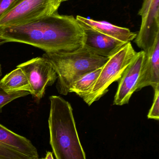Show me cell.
<instances>
[{
	"label": "cell",
	"mask_w": 159,
	"mask_h": 159,
	"mask_svg": "<svg viewBox=\"0 0 159 159\" xmlns=\"http://www.w3.org/2000/svg\"><path fill=\"white\" fill-rule=\"evenodd\" d=\"M85 33L72 16L56 13L18 26L0 27V45L26 44L45 53H69L84 46Z\"/></svg>",
	"instance_id": "1"
},
{
	"label": "cell",
	"mask_w": 159,
	"mask_h": 159,
	"mask_svg": "<svg viewBox=\"0 0 159 159\" xmlns=\"http://www.w3.org/2000/svg\"><path fill=\"white\" fill-rule=\"evenodd\" d=\"M50 144L57 159H87L81 145L71 104L62 97H49Z\"/></svg>",
	"instance_id": "2"
},
{
	"label": "cell",
	"mask_w": 159,
	"mask_h": 159,
	"mask_svg": "<svg viewBox=\"0 0 159 159\" xmlns=\"http://www.w3.org/2000/svg\"><path fill=\"white\" fill-rule=\"evenodd\" d=\"M43 57L51 64L57 74L56 88L61 94L69 93L71 85L90 72L102 68L109 58L91 53L84 47L69 53H45Z\"/></svg>",
	"instance_id": "3"
},
{
	"label": "cell",
	"mask_w": 159,
	"mask_h": 159,
	"mask_svg": "<svg viewBox=\"0 0 159 159\" xmlns=\"http://www.w3.org/2000/svg\"><path fill=\"white\" fill-rule=\"evenodd\" d=\"M137 54L130 42L109 58L101 68V70L90 92L82 97L89 106L100 100L108 92L109 86L119 81L126 68Z\"/></svg>",
	"instance_id": "4"
},
{
	"label": "cell",
	"mask_w": 159,
	"mask_h": 159,
	"mask_svg": "<svg viewBox=\"0 0 159 159\" xmlns=\"http://www.w3.org/2000/svg\"><path fill=\"white\" fill-rule=\"evenodd\" d=\"M57 0H18L0 17V27L18 26L58 13Z\"/></svg>",
	"instance_id": "5"
},
{
	"label": "cell",
	"mask_w": 159,
	"mask_h": 159,
	"mask_svg": "<svg viewBox=\"0 0 159 159\" xmlns=\"http://www.w3.org/2000/svg\"><path fill=\"white\" fill-rule=\"evenodd\" d=\"M16 67L25 74L31 89V94L38 101L44 97L46 88L53 85L58 78L51 64L43 57L32 59Z\"/></svg>",
	"instance_id": "6"
},
{
	"label": "cell",
	"mask_w": 159,
	"mask_h": 159,
	"mask_svg": "<svg viewBox=\"0 0 159 159\" xmlns=\"http://www.w3.org/2000/svg\"><path fill=\"white\" fill-rule=\"evenodd\" d=\"M0 159H39L30 141L0 124Z\"/></svg>",
	"instance_id": "7"
},
{
	"label": "cell",
	"mask_w": 159,
	"mask_h": 159,
	"mask_svg": "<svg viewBox=\"0 0 159 159\" xmlns=\"http://www.w3.org/2000/svg\"><path fill=\"white\" fill-rule=\"evenodd\" d=\"M145 57V52L143 50L137 52L135 57L126 68L119 80L113 104L122 106L129 103L132 95L136 92Z\"/></svg>",
	"instance_id": "8"
},
{
	"label": "cell",
	"mask_w": 159,
	"mask_h": 159,
	"mask_svg": "<svg viewBox=\"0 0 159 159\" xmlns=\"http://www.w3.org/2000/svg\"><path fill=\"white\" fill-rule=\"evenodd\" d=\"M79 22L85 33L83 47L94 55L110 58L127 43L105 35L87 24Z\"/></svg>",
	"instance_id": "9"
},
{
	"label": "cell",
	"mask_w": 159,
	"mask_h": 159,
	"mask_svg": "<svg viewBox=\"0 0 159 159\" xmlns=\"http://www.w3.org/2000/svg\"><path fill=\"white\" fill-rule=\"evenodd\" d=\"M159 38V0H153L147 15L142 19L135 39L138 47L146 51Z\"/></svg>",
	"instance_id": "10"
},
{
	"label": "cell",
	"mask_w": 159,
	"mask_h": 159,
	"mask_svg": "<svg viewBox=\"0 0 159 159\" xmlns=\"http://www.w3.org/2000/svg\"><path fill=\"white\" fill-rule=\"evenodd\" d=\"M145 52L136 92L147 86L154 89L159 87V38Z\"/></svg>",
	"instance_id": "11"
},
{
	"label": "cell",
	"mask_w": 159,
	"mask_h": 159,
	"mask_svg": "<svg viewBox=\"0 0 159 159\" xmlns=\"http://www.w3.org/2000/svg\"><path fill=\"white\" fill-rule=\"evenodd\" d=\"M77 20L88 25L100 32L124 43H128L134 40L137 36L136 33L129 29L113 25L106 21H97L80 16H77Z\"/></svg>",
	"instance_id": "12"
},
{
	"label": "cell",
	"mask_w": 159,
	"mask_h": 159,
	"mask_svg": "<svg viewBox=\"0 0 159 159\" xmlns=\"http://www.w3.org/2000/svg\"><path fill=\"white\" fill-rule=\"evenodd\" d=\"M0 87L7 92L27 91L31 94L32 92L26 75L22 70L18 67L0 80Z\"/></svg>",
	"instance_id": "13"
},
{
	"label": "cell",
	"mask_w": 159,
	"mask_h": 159,
	"mask_svg": "<svg viewBox=\"0 0 159 159\" xmlns=\"http://www.w3.org/2000/svg\"><path fill=\"white\" fill-rule=\"evenodd\" d=\"M101 70V68H99L82 75L71 85L69 93H75L81 98L90 92Z\"/></svg>",
	"instance_id": "14"
},
{
	"label": "cell",
	"mask_w": 159,
	"mask_h": 159,
	"mask_svg": "<svg viewBox=\"0 0 159 159\" xmlns=\"http://www.w3.org/2000/svg\"><path fill=\"white\" fill-rule=\"evenodd\" d=\"M30 93L27 91H17L7 92L0 87V113L3 107L18 98L27 96Z\"/></svg>",
	"instance_id": "15"
},
{
	"label": "cell",
	"mask_w": 159,
	"mask_h": 159,
	"mask_svg": "<svg viewBox=\"0 0 159 159\" xmlns=\"http://www.w3.org/2000/svg\"><path fill=\"white\" fill-rule=\"evenodd\" d=\"M155 90L154 101L149 110L147 118L158 120L159 119V87Z\"/></svg>",
	"instance_id": "16"
},
{
	"label": "cell",
	"mask_w": 159,
	"mask_h": 159,
	"mask_svg": "<svg viewBox=\"0 0 159 159\" xmlns=\"http://www.w3.org/2000/svg\"><path fill=\"white\" fill-rule=\"evenodd\" d=\"M18 0H0V17L9 10Z\"/></svg>",
	"instance_id": "17"
},
{
	"label": "cell",
	"mask_w": 159,
	"mask_h": 159,
	"mask_svg": "<svg viewBox=\"0 0 159 159\" xmlns=\"http://www.w3.org/2000/svg\"><path fill=\"white\" fill-rule=\"evenodd\" d=\"M153 0H144L142 8L139 10L138 15L142 16V19L144 18L148 13Z\"/></svg>",
	"instance_id": "18"
},
{
	"label": "cell",
	"mask_w": 159,
	"mask_h": 159,
	"mask_svg": "<svg viewBox=\"0 0 159 159\" xmlns=\"http://www.w3.org/2000/svg\"><path fill=\"white\" fill-rule=\"evenodd\" d=\"M40 159H54V157H53V154H52V152H47L46 155L45 157L44 158Z\"/></svg>",
	"instance_id": "19"
},
{
	"label": "cell",
	"mask_w": 159,
	"mask_h": 159,
	"mask_svg": "<svg viewBox=\"0 0 159 159\" xmlns=\"http://www.w3.org/2000/svg\"><path fill=\"white\" fill-rule=\"evenodd\" d=\"M57 2H58L60 3H61L63 2H65V1H68V0H57Z\"/></svg>",
	"instance_id": "20"
},
{
	"label": "cell",
	"mask_w": 159,
	"mask_h": 159,
	"mask_svg": "<svg viewBox=\"0 0 159 159\" xmlns=\"http://www.w3.org/2000/svg\"><path fill=\"white\" fill-rule=\"evenodd\" d=\"M2 65L0 64V77L2 76Z\"/></svg>",
	"instance_id": "21"
}]
</instances>
